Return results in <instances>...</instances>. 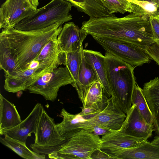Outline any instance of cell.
I'll list each match as a JSON object with an SVG mask.
<instances>
[{
	"label": "cell",
	"mask_w": 159,
	"mask_h": 159,
	"mask_svg": "<svg viewBox=\"0 0 159 159\" xmlns=\"http://www.w3.org/2000/svg\"><path fill=\"white\" fill-rule=\"evenodd\" d=\"M81 29L88 35L124 40L144 48L150 42L152 31L148 17L133 13L123 17L114 14L89 18Z\"/></svg>",
	"instance_id": "6da1fadb"
},
{
	"label": "cell",
	"mask_w": 159,
	"mask_h": 159,
	"mask_svg": "<svg viewBox=\"0 0 159 159\" xmlns=\"http://www.w3.org/2000/svg\"><path fill=\"white\" fill-rule=\"evenodd\" d=\"M62 25L57 23L43 29L28 31L12 27L4 28L0 34V43L11 50L17 63L24 70L46 43L58 36Z\"/></svg>",
	"instance_id": "7a4b0ae2"
},
{
	"label": "cell",
	"mask_w": 159,
	"mask_h": 159,
	"mask_svg": "<svg viewBox=\"0 0 159 159\" xmlns=\"http://www.w3.org/2000/svg\"><path fill=\"white\" fill-rule=\"evenodd\" d=\"M105 66L111 97L115 104L126 115L132 106V97L136 78L135 67L106 52Z\"/></svg>",
	"instance_id": "3957f363"
},
{
	"label": "cell",
	"mask_w": 159,
	"mask_h": 159,
	"mask_svg": "<svg viewBox=\"0 0 159 159\" xmlns=\"http://www.w3.org/2000/svg\"><path fill=\"white\" fill-rule=\"evenodd\" d=\"M73 6L70 2L64 0H51L14 28L28 31L43 29L57 23L62 25L72 19V16L70 12Z\"/></svg>",
	"instance_id": "277c9868"
},
{
	"label": "cell",
	"mask_w": 159,
	"mask_h": 159,
	"mask_svg": "<svg viewBox=\"0 0 159 159\" xmlns=\"http://www.w3.org/2000/svg\"><path fill=\"white\" fill-rule=\"evenodd\" d=\"M102 143L99 136L82 129L66 140L58 149L48 155L51 159H91L95 150L100 149Z\"/></svg>",
	"instance_id": "5b68a950"
},
{
	"label": "cell",
	"mask_w": 159,
	"mask_h": 159,
	"mask_svg": "<svg viewBox=\"0 0 159 159\" xmlns=\"http://www.w3.org/2000/svg\"><path fill=\"white\" fill-rule=\"evenodd\" d=\"M92 37L106 52L132 66H139L150 61L145 50L135 44L106 37Z\"/></svg>",
	"instance_id": "8992f818"
},
{
	"label": "cell",
	"mask_w": 159,
	"mask_h": 159,
	"mask_svg": "<svg viewBox=\"0 0 159 159\" xmlns=\"http://www.w3.org/2000/svg\"><path fill=\"white\" fill-rule=\"evenodd\" d=\"M54 119L43 109L39 121L34 142L30 147L40 154L48 155L58 149L65 142L56 128Z\"/></svg>",
	"instance_id": "52a82bcc"
},
{
	"label": "cell",
	"mask_w": 159,
	"mask_h": 159,
	"mask_svg": "<svg viewBox=\"0 0 159 159\" xmlns=\"http://www.w3.org/2000/svg\"><path fill=\"white\" fill-rule=\"evenodd\" d=\"M73 82L67 67L59 66L41 76L27 89L30 93L42 96L46 100L53 102L61 87L72 84Z\"/></svg>",
	"instance_id": "ba28073f"
},
{
	"label": "cell",
	"mask_w": 159,
	"mask_h": 159,
	"mask_svg": "<svg viewBox=\"0 0 159 159\" xmlns=\"http://www.w3.org/2000/svg\"><path fill=\"white\" fill-rule=\"evenodd\" d=\"M38 10L27 0H6L0 8V28L14 27Z\"/></svg>",
	"instance_id": "9c48e42d"
},
{
	"label": "cell",
	"mask_w": 159,
	"mask_h": 159,
	"mask_svg": "<svg viewBox=\"0 0 159 159\" xmlns=\"http://www.w3.org/2000/svg\"><path fill=\"white\" fill-rule=\"evenodd\" d=\"M100 150L115 159L116 154L120 150L134 147L147 140L134 137L126 134L123 124L117 130L102 135Z\"/></svg>",
	"instance_id": "30bf717a"
},
{
	"label": "cell",
	"mask_w": 159,
	"mask_h": 159,
	"mask_svg": "<svg viewBox=\"0 0 159 159\" xmlns=\"http://www.w3.org/2000/svg\"><path fill=\"white\" fill-rule=\"evenodd\" d=\"M87 35L74 22L66 23L57 38L58 47L62 52L75 51L83 47V43Z\"/></svg>",
	"instance_id": "8fae6325"
},
{
	"label": "cell",
	"mask_w": 159,
	"mask_h": 159,
	"mask_svg": "<svg viewBox=\"0 0 159 159\" xmlns=\"http://www.w3.org/2000/svg\"><path fill=\"white\" fill-rule=\"evenodd\" d=\"M44 108L40 103H37L28 116L18 125L0 132V135L7 134L10 137L25 142L31 134L36 133L39 118Z\"/></svg>",
	"instance_id": "7c38bea8"
},
{
	"label": "cell",
	"mask_w": 159,
	"mask_h": 159,
	"mask_svg": "<svg viewBox=\"0 0 159 159\" xmlns=\"http://www.w3.org/2000/svg\"><path fill=\"white\" fill-rule=\"evenodd\" d=\"M123 123L126 134L138 138L147 139L155 131L153 125L148 123L141 114L136 105L133 104L126 115Z\"/></svg>",
	"instance_id": "4fadbf2b"
},
{
	"label": "cell",
	"mask_w": 159,
	"mask_h": 159,
	"mask_svg": "<svg viewBox=\"0 0 159 159\" xmlns=\"http://www.w3.org/2000/svg\"><path fill=\"white\" fill-rule=\"evenodd\" d=\"M126 116V114L115 104L111 97L108 98L106 107L102 111L88 120L116 130L121 127Z\"/></svg>",
	"instance_id": "5bb4252c"
},
{
	"label": "cell",
	"mask_w": 159,
	"mask_h": 159,
	"mask_svg": "<svg viewBox=\"0 0 159 159\" xmlns=\"http://www.w3.org/2000/svg\"><path fill=\"white\" fill-rule=\"evenodd\" d=\"M115 157L116 159H159V145L146 140L134 147L120 150Z\"/></svg>",
	"instance_id": "9a60e30c"
},
{
	"label": "cell",
	"mask_w": 159,
	"mask_h": 159,
	"mask_svg": "<svg viewBox=\"0 0 159 159\" xmlns=\"http://www.w3.org/2000/svg\"><path fill=\"white\" fill-rule=\"evenodd\" d=\"M37 70V68L27 67L15 75H5V90L9 92L15 93L27 89L36 80Z\"/></svg>",
	"instance_id": "2e32d148"
},
{
	"label": "cell",
	"mask_w": 159,
	"mask_h": 159,
	"mask_svg": "<svg viewBox=\"0 0 159 159\" xmlns=\"http://www.w3.org/2000/svg\"><path fill=\"white\" fill-rule=\"evenodd\" d=\"M84 57L93 67L101 84L103 94L108 98L111 97V91L107 77L105 57L100 52L83 49Z\"/></svg>",
	"instance_id": "e0dca14e"
},
{
	"label": "cell",
	"mask_w": 159,
	"mask_h": 159,
	"mask_svg": "<svg viewBox=\"0 0 159 159\" xmlns=\"http://www.w3.org/2000/svg\"><path fill=\"white\" fill-rule=\"evenodd\" d=\"M143 91L154 119L155 133L159 134V77L145 83Z\"/></svg>",
	"instance_id": "ac0fdd59"
},
{
	"label": "cell",
	"mask_w": 159,
	"mask_h": 159,
	"mask_svg": "<svg viewBox=\"0 0 159 159\" xmlns=\"http://www.w3.org/2000/svg\"><path fill=\"white\" fill-rule=\"evenodd\" d=\"M59 116L63 120L56 124V128L60 135L65 140L73 137L83 129V123L85 120L79 113L71 114L63 108Z\"/></svg>",
	"instance_id": "d6986e66"
},
{
	"label": "cell",
	"mask_w": 159,
	"mask_h": 159,
	"mask_svg": "<svg viewBox=\"0 0 159 159\" xmlns=\"http://www.w3.org/2000/svg\"><path fill=\"white\" fill-rule=\"evenodd\" d=\"M22 122L14 104L0 93V132L12 128Z\"/></svg>",
	"instance_id": "ffe728a7"
},
{
	"label": "cell",
	"mask_w": 159,
	"mask_h": 159,
	"mask_svg": "<svg viewBox=\"0 0 159 159\" xmlns=\"http://www.w3.org/2000/svg\"><path fill=\"white\" fill-rule=\"evenodd\" d=\"M79 79L80 89L78 94L83 104L91 85L95 82L99 81L93 67L86 61L84 56L79 72Z\"/></svg>",
	"instance_id": "44dd1931"
},
{
	"label": "cell",
	"mask_w": 159,
	"mask_h": 159,
	"mask_svg": "<svg viewBox=\"0 0 159 159\" xmlns=\"http://www.w3.org/2000/svg\"><path fill=\"white\" fill-rule=\"evenodd\" d=\"M83 47L75 51L65 52V66L68 68L73 80L72 85L75 88L77 93L80 92V84L79 74L83 57Z\"/></svg>",
	"instance_id": "7402d4cb"
},
{
	"label": "cell",
	"mask_w": 159,
	"mask_h": 159,
	"mask_svg": "<svg viewBox=\"0 0 159 159\" xmlns=\"http://www.w3.org/2000/svg\"><path fill=\"white\" fill-rule=\"evenodd\" d=\"M4 138L0 137V142L16 152L19 156L26 159H44L45 155L40 154L29 149L26 145V142L13 139L7 134Z\"/></svg>",
	"instance_id": "603a6c76"
},
{
	"label": "cell",
	"mask_w": 159,
	"mask_h": 159,
	"mask_svg": "<svg viewBox=\"0 0 159 159\" xmlns=\"http://www.w3.org/2000/svg\"><path fill=\"white\" fill-rule=\"evenodd\" d=\"M70 2L77 10L84 13L90 18L102 16L106 7L99 0H64Z\"/></svg>",
	"instance_id": "cb8c5ba5"
},
{
	"label": "cell",
	"mask_w": 159,
	"mask_h": 159,
	"mask_svg": "<svg viewBox=\"0 0 159 159\" xmlns=\"http://www.w3.org/2000/svg\"><path fill=\"white\" fill-rule=\"evenodd\" d=\"M0 68L3 70L5 75L13 76L22 71L11 50L0 43Z\"/></svg>",
	"instance_id": "d4e9b609"
},
{
	"label": "cell",
	"mask_w": 159,
	"mask_h": 159,
	"mask_svg": "<svg viewBox=\"0 0 159 159\" xmlns=\"http://www.w3.org/2000/svg\"><path fill=\"white\" fill-rule=\"evenodd\" d=\"M132 104H135L146 121L150 125H153L154 119L150 109L143 89L136 82L132 97Z\"/></svg>",
	"instance_id": "484cf974"
},
{
	"label": "cell",
	"mask_w": 159,
	"mask_h": 159,
	"mask_svg": "<svg viewBox=\"0 0 159 159\" xmlns=\"http://www.w3.org/2000/svg\"><path fill=\"white\" fill-rule=\"evenodd\" d=\"M132 4L133 13L149 17L159 14V9L154 3L139 0H130Z\"/></svg>",
	"instance_id": "4316f807"
},
{
	"label": "cell",
	"mask_w": 159,
	"mask_h": 159,
	"mask_svg": "<svg viewBox=\"0 0 159 159\" xmlns=\"http://www.w3.org/2000/svg\"><path fill=\"white\" fill-rule=\"evenodd\" d=\"M104 95L101 84L99 81L95 82L90 87L81 108L90 107L101 101Z\"/></svg>",
	"instance_id": "83f0119b"
},
{
	"label": "cell",
	"mask_w": 159,
	"mask_h": 159,
	"mask_svg": "<svg viewBox=\"0 0 159 159\" xmlns=\"http://www.w3.org/2000/svg\"><path fill=\"white\" fill-rule=\"evenodd\" d=\"M108 9L110 14L114 13H132V3L125 0H99Z\"/></svg>",
	"instance_id": "f1b7e54d"
},
{
	"label": "cell",
	"mask_w": 159,
	"mask_h": 159,
	"mask_svg": "<svg viewBox=\"0 0 159 159\" xmlns=\"http://www.w3.org/2000/svg\"><path fill=\"white\" fill-rule=\"evenodd\" d=\"M108 98L104 95L101 102L90 107L81 108L82 111L79 114L84 120L89 119L102 111L106 107Z\"/></svg>",
	"instance_id": "f546056e"
},
{
	"label": "cell",
	"mask_w": 159,
	"mask_h": 159,
	"mask_svg": "<svg viewBox=\"0 0 159 159\" xmlns=\"http://www.w3.org/2000/svg\"><path fill=\"white\" fill-rule=\"evenodd\" d=\"M82 128L90 134L98 136L105 135L115 131L88 120L83 121Z\"/></svg>",
	"instance_id": "4dcf8cb0"
},
{
	"label": "cell",
	"mask_w": 159,
	"mask_h": 159,
	"mask_svg": "<svg viewBox=\"0 0 159 159\" xmlns=\"http://www.w3.org/2000/svg\"><path fill=\"white\" fill-rule=\"evenodd\" d=\"M149 19L155 42L159 46V14L150 16Z\"/></svg>",
	"instance_id": "1f68e13d"
},
{
	"label": "cell",
	"mask_w": 159,
	"mask_h": 159,
	"mask_svg": "<svg viewBox=\"0 0 159 159\" xmlns=\"http://www.w3.org/2000/svg\"><path fill=\"white\" fill-rule=\"evenodd\" d=\"M145 50L150 59L155 61L159 66V46L154 43L146 47Z\"/></svg>",
	"instance_id": "d6a6232c"
},
{
	"label": "cell",
	"mask_w": 159,
	"mask_h": 159,
	"mask_svg": "<svg viewBox=\"0 0 159 159\" xmlns=\"http://www.w3.org/2000/svg\"><path fill=\"white\" fill-rule=\"evenodd\" d=\"M91 157V159H114L113 157L102 151L100 149H98L94 151L92 154Z\"/></svg>",
	"instance_id": "836d02e7"
},
{
	"label": "cell",
	"mask_w": 159,
	"mask_h": 159,
	"mask_svg": "<svg viewBox=\"0 0 159 159\" xmlns=\"http://www.w3.org/2000/svg\"><path fill=\"white\" fill-rule=\"evenodd\" d=\"M35 9H38L39 2V0H27Z\"/></svg>",
	"instance_id": "e575fe53"
},
{
	"label": "cell",
	"mask_w": 159,
	"mask_h": 159,
	"mask_svg": "<svg viewBox=\"0 0 159 159\" xmlns=\"http://www.w3.org/2000/svg\"><path fill=\"white\" fill-rule=\"evenodd\" d=\"M153 142L155 144L159 145V135L155 136L153 140Z\"/></svg>",
	"instance_id": "d590c367"
},
{
	"label": "cell",
	"mask_w": 159,
	"mask_h": 159,
	"mask_svg": "<svg viewBox=\"0 0 159 159\" xmlns=\"http://www.w3.org/2000/svg\"><path fill=\"white\" fill-rule=\"evenodd\" d=\"M152 2L155 3L159 9V0H152Z\"/></svg>",
	"instance_id": "8d00e7d4"
},
{
	"label": "cell",
	"mask_w": 159,
	"mask_h": 159,
	"mask_svg": "<svg viewBox=\"0 0 159 159\" xmlns=\"http://www.w3.org/2000/svg\"><path fill=\"white\" fill-rule=\"evenodd\" d=\"M139 0L147 1L150 2H152V0Z\"/></svg>",
	"instance_id": "74e56055"
},
{
	"label": "cell",
	"mask_w": 159,
	"mask_h": 159,
	"mask_svg": "<svg viewBox=\"0 0 159 159\" xmlns=\"http://www.w3.org/2000/svg\"><path fill=\"white\" fill-rule=\"evenodd\" d=\"M126 0V1H129V0Z\"/></svg>",
	"instance_id": "f35d334b"
}]
</instances>
